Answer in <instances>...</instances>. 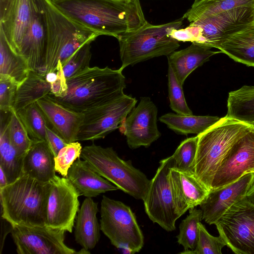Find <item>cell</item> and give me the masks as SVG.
I'll use <instances>...</instances> for the list:
<instances>
[{
	"mask_svg": "<svg viewBox=\"0 0 254 254\" xmlns=\"http://www.w3.org/2000/svg\"><path fill=\"white\" fill-rule=\"evenodd\" d=\"M254 184V172H251L224 187L209 191L199 205L202 219L209 225L215 224L232 205L246 196Z\"/></svg>",
	"mask_w": 254,
	"mask_h": 254,
	"instance_id": "ac0fdd59",
	"label": "cell"
},
{
	"mask_svg": "<svg viewBox=\"0 0 254 254\" xmlns=\"http://www.w3.org/2000/svg\"><path fill=\"white\" fill-rule=\"evenodd\" d=\"M50 1L66 16L100 36L118 39L147 22L139 0Z\"/></svg>",
	"mask_w": 254,
	"mask_h": 254,
	"instance_id": "6da1fadb",
	"label": "cell"
},
{
	"mask_svg": "<svg viewBox=\"0 0 254 254\" xmlns=\"http://www.w3.org/2000/svg\"><path fill=\"white\" fill-rule=\"evenodd\" d=\"M51 182H42L22 174L0 189L1 218L12 227L45 225Z\"/></svg>",
	"mask_w": 254,
	"mask_h": 254,
	"instance_id": "277c9868",
	"label": "cell"
},
{
	"mask_svg": "<svg viewBox=\"0 0 254 254\" xmlns=\"http://www.w3.org/2000/svg\"><path fill=\"white\" fill-rule=\"evenodd\" d=\"M245 197L254 204V184L247 192Z\"/></svg>",
	"mask_w": 254,
	"mask_h": 254,
	"instance_id": "f6af8a7d",
	"label": "cell"
},
{
	"mask_svg": "<svg viewBox=\"0 0 254 254\" xmlns=\"http://www.w3.org/2000/svg\"><path fill=\"white\" fill-rule=\"evenodd\" d=\"M254 22V6H243L202 17L170 35L179 42H191L217 48L234 34Z\"/></svg>",
	"mask_w": 254,
	"mask_h": 254,
	"instance_id": "52a82bcc",
	"label": "cell"
},
{
	"mask_svg": "<svg viewBox=\"0 0 254 254\" xmlns=\"http://www.w3.org/2000/svg\"><path fill=\"white\" fill-rule=\"evenodd\" d=\"M11 0H0V17L5 13Z\"/></svg>",
	"mask_w": 254,
	"mask_h": 254,
	"instance_id": "ee69618b",
	"label": "cell"
},
{
	"mask_svg": "<svg viewBox=\"0 0 254 254\" xmlns=\"http://www.w3.org/2000/svg\"><path fill=\"white\" fill-rule=\"evenodd\" d=\"M197 135L184 140L172 155L174 167L194 173V162L197 146Z\"/></svg>",
	"mask_w": 254,
	"mask_h": 254,
	"instance_id": "8d00e7d4",
	"label": "cell"
},
{
	"mask_svg": "<svg viewBox=\"0 0 254 254\" xmlns=\"http://www.w3.org/2000/svg\"><path fill=\"white\" fill-rule=\"evenodd\" d=\"M123 69L87 67L67 79L60 95H47L63 106L83 113L123 94Z\"/></svg>",
	"mask_w": 254,
	"mask_h": 254,
	"instance_id": "7a4b0ae2",
	"label": "cell"
},
{
	"mask_svg": "<svg viewBox=\"0 0 254 254\" xmlns=\"http://www.w3.org/2000/svg\"><path fill=\"white\" fill-rule=\"evenodd\" d=\"M65 232L46 225L15 226L10 230L18 254H80L65 244Z\"/></svg>",
	"mask_w": 254,
	"mask_h": 254,
	"instance_id": "5bb4252c",
	"label": "cell"
},
{
	"mask_svg": "<svg viewBox=\"0 0 254 254\" xmlns=\"http://www.w3.org/2000/svg\"><path fill=\"white\" fill-rule=\"evenodd\" d=\"M16 113L29 136L33 141H46V129L49 125L36 102L28 105Z\"/></svg>",
	"mask_w": 254,
	"mask_h": 254,
	"instance_id": "836d02e7",
	"label": "cell"
},
{
	"mask_svg": "<svg viewBox=\"0 0 254 254\" xmlns=\"http://www.w3.org/2000/svg\"><path fill=\"white\" fill-rule=\"evenodd\" d=\"M226 117L254 127V86L244 85L229 93Z\"/></svg>",
	"mask_w": 254,
	"mask_h": 254,
	"instance_id": "f546056e",
	"label": "cell"
},
{
	"mask_svg": "<svg viewBox=\"0 0 254 254\" xmlns=\"http://www.w3.org/2000/svg\"><path fill=\"white\" fill-rule=\"evenodd\" d=\"M100 214L101 230L114 246L129 254L142 249L144 236L129 206L103 195Z\"/></svg>",
	"mask_w": 254,
	"mask_h": 254,
	"instance_id": "9c48e42d",
	"label": "cell"
},
{
	"mask_svg": "<svg viewBox=\"0 0 254 254\" xmlns=\"http://www.w3.org/2000/svg\"><path fill=\"white\" fill-rule=\"evenodd\" d=\"M226 246L236 254H254V204L245 197L214 224Z\"/></svg>",
	"mask_w": 254,
	"mask_h": 254,
	"instance_id": "30bf717a",
	"label": "cell"
},
{
	"mask_svg": "<svg viewBox=\"0 0 254 254\" xmlns=\"http://www.w3.org/2000/svg\"><path fill=\"white\" fill-rule=\"evenodd\" d=\"M80 158L119 190L136 199H144L150 180L130 160L121 158L112 147H103L93 143L82 148Z\"/></svg>",
	"mask_w": 254,
	"mask_h": 254,
	"instance_id": "ba28073f",
	"label": "cell"
},
{
	"mask_svg": "<svg viewBox=\"0 0 254 254\" xmlns=\"http://www.w3.org/2000/svg\"><path fill=\"white\" fill-rule=\"evenodd\" d=\"M251 172H254V128L234 146L223 161L213 178L211 190L224 187Z\"/></svg>",
	"mask_w": 254,
	"mask_h": 254,
	"instance_id": "e0dca14e",
	"label": "cell"
},
{
	"mask_svg": "<svg viewBox=\"0 0 254 254\" xmlns=\"http://www.w3.org/2000/svg\"><path fill=\"white\" fill-rule=\"evenodd\" d=\"M202 219L201 210L194 208L190 210L189 214L180 224L177 242L183 247L184 251H193L196 248L198 236V224Z\"/></svg>",
	"mask_w": 254,
	"mask_h": 254,
	"instance_id": "e575fe53",
	"label": "cell"
},
{
	"mask_svg": "<svg viewBox=\"0 0 254 254\" xmlns=\"http://www.w3.org/2000/svg\"><path fill=\"white\" fill-rule=\"evenodd\" d=\"M7 127L11 143L18 154L23 157L32 146L33 140L29 136L15 110L10 113Z\"/></svg>",
	"mask_w": 254,
	"mask_h": 254,
	"instance_id": "d590c367",
	"label": "cell"
},
{
	"mask_svg": "<svg viewBox=\"0 0 254 254\" xmlns=\"http://www.w3.org/2000/svg\"><path fill=\"white\" fill-rule=\"evenodd\" d=\"M136 103L135 98L124 93L83 113V120L77 140L93 141L104 138L120 127L122 122L135 107Z\"/></svg>",
	"mask_w": 254,
	"mask_h": 254,
	"instance_id": "7c38bea8",
	"label": "cell"
},
{
	"mask_svg": "<svg viewBox=\"0 0 254 254\" xmlns=\"http://www.w3.org/2000/svg\"><path fill=\"white\" fill-rule=\"evenodd\" d=\"M174 165L172 156L160 161L143 199L149 218L168 232L175 230L176 222L180 218L176 212L169 181L170 170Z\"/></svg>",
	"mask_w": 254,
	"mask_h": 254,
	"instance_id": "8fae6325",
	"label": "cell"
},
{
	"mask_svg": "<svg viewBox=\"0 0 254 254\" xmlns=\"http://www.w3.org/2000/svg\"><path fill=\"white\" fill-rule=\"evenodd\" d=\"M54 156L45 141H33L22 159V175L42 182H49L56 176Z\"/></svg>",
	"mask_w": 254,
	"mask_h": 254,
	"instance_id": "603a6c76",
	"label": "cell"
},
{
	"mask_svg": "<svg viewBox=\"0 0 254 254\" xmlns=\"http://www.w3.org/2000/svg\"><path fill=\"white\" fill-rule=\"evenodd\" d=\"M157 113V108L149 97H140L137 106L131 111L119 128L126 137L130 148L148 147L160 137Z\"/></svg>",
	"mask_w": 254,
	"mask_h": 254,
	"instance_id": "9a60e30c",
	"label": "cell"
},
{
	"mask_svg": "<svg viewBox=\"0 0 254 254\" xmlns=\"http://www.w3.org/2000/svg\"><path fill=\"white\" fill-rule=\"evenodd\" d=\"M19 83L11 76L0 74V110L11 112L14 110L15 95Z\"/></svg>",
	"mask_w": 254,
	"mask_h": 254,
	"instance_id": "60d3db41",
	"label": "cell"
},
{
	"mask_svg": "<svg viewBox=\"0 0 254 254\" xmlns=\"http://www.w3.org/2000/svg\"><path fill=\"white\" fill-rule=\"evenodd\" d=\"M47 23L44 75L55 72L79 48L100 36L75 22L49 0H43Z\"/></svg>",
	"mask_w": 254,
	"mask_h": 254,
	"instance_id": "5b68a950",
	"label": "cell"
},
{
	"mask_svg": "<svg viewBox=\"0 0 254 254\" xmlns=\"http://www.w3.org/2000/svg\"><path fill=\"white\" fill-rule=\"evenodd\" d=\"M8 184V180L5 173L0 167V189Z\"/></svg>",
	"mask_w": 254,
	"mask_h": 254,
	"instance_id": "7bdbcfd3",
	"label": "cell"
},
{
	"mask_svg": "<svg viewBox=\"0 0 254 254\" xmlns=\"http://www.w3.org/2000/svg\"><path fill=\"white\" fill-rule=\"evenodd\" d=\"M49 127L68 143L77 141L84 114L68 109L46 96L36 102Z\"/></svg>",
	"mask_w": 254,
	"mask_h": 254,
	"instance_id": "ffe728a7",
	"label": "cell"
},
{
	"mask_svg": "<svg viewBox=\"0 0 254 254\" xmlns=\"http://www.w3.org/2000/svg\"><path fill=\"white\" fill-rule=\"evenodd\" d=\"M217 49L234 61L254 67V22L230 37Z\"/></svg>",
	"mask_w": 254,
	"mask_h": 254,
	"instance_id": "484cf974",
	"label": "cell"
},
{
	"mask_svg": "<svg viewBox=\"0 0 254 254\" xmlns=\"http://www.w3.org/2000/svg\"><path fill=\"white\" fill-rule=\"evenodd\" d=\"M220 118L211 116L182 115L169 113L159 117L160 122L170 129L182 135L203 132L216 123Z\"/></svg>",
	"mask_w": 254,
	"mask_h": 254,
	"instance_id": "83f0119b",
	"label": "cell"
},
{
	"mask_svg": "<svg viewBox=\"0 0 254 254\" xmlns=\"http://www.w3.org/2000/svg\"><path fill=\"white\" fill-rule=\"evenodd\" d=\"M82 147L78 141L68 143L54 157L55 169L63 177H66L69 168L80 158Z\"/></svg>",
	"mask_w": 254,
	"mask_h": 254,
	"instance_id": "ab89813d",
	"label": "cell"
},
{
	"mask_svg": "<svg viewBox=\"0 0 254 254\" xmlns=\"http://www.w3.org/2000/svg\"><path fill=\"white\" fill-rule=\"evenodd\" d=\"M10 112L0 111V167L7 178L8 184L22 175L23 157L20 156L9 138L8 121Z\"/></svg>",
	"mask_w": 254,
	"mask_h": 254,
	"instance_id": "4316f807",
	"label": "cell"
},
{
	"mask_svg": "<svg viewBox=\"0 0 254 254\" xmlns=\"http://www.w3.org/2000/svg\"><path fill=\"white\" fill-rule=\"evenodd\" d=\"M184 17L160 25L147 21L133 31L121 35L117 39L120 45L122 61L120 67L124 69L129 65L162 56H168L179 47V41L172 38L170 32L181 26Z\"/></svg>",
	"mask_w": 254,
	"mask_h": 254,
	"instance_id": "8992f818",
	"label": "cell"
},
{
	"mask_svg": "<svg viewBox=\"0 0 254 254\" xmlns=\"http://www.w3.org/2000/svg\"><path fill=\"white\" fill-rule=\"evenodd\" d=\"M254 127L226 116L198 137L194 174L210 191L213 178L234 146Z\"/></svg>",
	"mask_w": 254,
	"mask_h": 254,
	"instance_id": "3957f363",
	"label": "cell"
},
{
	"mask_svg": "<svg viewBox=\"0 0 254 254\" xmlns=\"http://www.w3.org/2000/svg\"><path fill=\"white\" fill-rule=\"evenodd\" d=\"M169 181L176 212L179 217L199 205L209 192L194 173L174 167L170 169Z\"/></svg>",
	"mask_w": 254,
	"mask_h": 254,
	"instance_id": "d6986e66",
	"label": "cell"
},
{
	"mask_svg": "<svg viewBox=\"0 0 254 254\" xmlns=\"http://www.w3.org/2000/svg\"><path fill=\"white\" fill-rule=\"evenodd\" d=\"M31 18V0H11L5 13L0 17V31L10 48L18 54Z\"/></svg>",
	"mask_w": 254,
	"mask_h": 254,
	"instance_id": "44dd1931",
	"label": "cell"
},
{
	"mask_svg": "<svg viewBox=\"0 0 254 254\" xmlns=\"http://www.w3.org/2000/svg\"></svg>",
	"mask_w": 254,
	"mask_h": 254,
	"instance_id": "bcb514c9",
	"label": "cell"
},
{
	"mask_svg": "<svg viewBox=\"0 0 254 254\" xmlns=\"http://www.w3.org/2000/svg\"><path fill=\"white\" fill-rule=\"evenodd\" d=\"M46 139L54 157H56L59 152L68 144L63 137L49 126L46 129Z\"/></svg>",
	"mask_w": 254,
	"mask_h": 254,
	"instance_id": "b9f144b4",
	"label": "cell"
},
{
	"mask_svg": "<svg viewBox=\"0 0 254 254\" xmlns=\"http://www.w3.org/2000/svg\"><path fill=\"white\" fill-rule=\"evenodd\" d=\"M98 211V203L92 197H86L75 218V240L86 251L94 249L100 238V224L97 217Z\"/></svg>",
	"mask_w": 254,
	"mask_h": 254,
	"instance_id": "d4e9b609",
	"label": "cell"
},
{
	"mask_svg": "<svg viewBox=\"0 0 254 254\" xmlns=\"http://www.w3.org/2000/svg\"><path fill=\"white\" fill-rule=\"evenodd\" d=\"M80 195L96 197L101 193L119 189L92 169L80 158L76 160L68 170L66 177Z\"/></svg>",
	"mask_w": 254,
	"mask_h": 254,
	"instance_id": "7402d4cb",
	"label": "cell"
},
{
	"mask_svg": "<svg viewBox=\"0 0 254 254\" xmlns=\"http://www.w3.org/2000/svg\"><path fill=\"white\" fill-rule=\"evenodd\" d=\"M198 236L196 248L193 251H187L181 254H221L226 244L219 236L210 234L205 226L200 222L198 224Z\"/></svg>",
	"mask_w": 254,
	"mask_h": 254,
	"instance_id": "f35d334b",
	"label": "cell"
},
{
	"mask_svg": "<svg viewBox=\"0 0 254 254\" xmlns=\"http://www.w3.org/2000/svg\"><path fill=\"white\" fill-rule=\"evenodd\" d=\"M51 85L44 75L30 70L27 78L20 83L17 89L14 104L16 112L48 95Z\"/></svg>",
	"mask_w": 254,
	"mask_h": 254,
	"instance_id": "f1b7e54d",
	"label": "cell"
},
{
	"mask_svg": "<svg viewBox=\"0 0 254 254\" xmlns=\"http://www.w3.org/2000/svg\"><path fill=\"white\" fill-rule=\"evenodd\" d=\"M211 48L196 43L168 56V65L172 68L179 82L183 85L188 76L196 68L209 60L212 56L221 53Z\"/></svg>",
	"mask_w": 254,
	"mask_h": 254,
	"instance_id": "cb8c5ba5",
	"label": "cell"
},
{
	"mask_svg": "<svg viewBox=\"0 0 254 254\" xmlns=\"http://www.w3.org/2000/svg\"><path fill=\"white\" fill-rule=\"evenodd\" d=\"M50 182L45 225L72 233L79 209L78 197L80 195L66 177L56 175Z\"/></svg>",
	"mask_w": 254,
	"mask_h": 254,
	"instance_id": "4fadbf2b",
	"label": "cell"
},
{
	"mask_svg": "<svg viewBox=\"0 0 254 254\" xmlns=\"http://www.w3.org/2000/svg\"><path fill=\"white\" fill-rule=\"evenodd\" d=\"M92 42H87L82 46L62 66L57 69L58 79L51 84L52 91L54 93L60 95L67 79L84 68L89 67L92 56L91 52Z\"/></svg>",
	"mask_w": 254,
	"mask_h": 254,
	"instance_id": "4dcf8cb0",
	"label": "cell"
},
{
	"mask_svg": "<svg viewBox=\"0 0 254 254\" xmlns=\"http://www.w3.org/2000/svg\"><path fill=\"white\" fill-rule=\"evenodd\" d=\"M246 6H254V0H195L183 16L191 22L202 17Z\"/></svg>",
	"mask_w": 254,
	"mask_h": 254,
	"instance_id": "d6a6232c",
	"label": "cell"
},
{
	"mask_svg": "<svg viewBox=\"0 0 254 254\" xmlns=\"http://www.w3.org/2000/svg\"><path fill=\"white\" fill-rule=\"evenodd\" d=\"M31 1V21L21 43L19 55L26 60L31 70L44 75L47 43L44 4L43 0Z\"/></svg>",
	"mask_w": 254,
	"mask_h": 254,
	"instance_id": "2e32d148",
	"label": "cell"
},
{
	"mask_svg": "<svg viewBox=\"0 0 254 254\" xmlns=\"http://www.w3.org/2000/svg\"><path fill=\"white\" fill-rule=\"evenodd\" d=\"M30 70L26 60L13 51L0 31V74L9 75L20 84Z\"/></svg>",
	"mask_w": 254,
	"mask_h": 254,
	"instance_id": "1f68e13d",
	"label": "cell"
},
{
	"mask_svg": "<svg viewBox=\"0 0 254 254\" xmlns=\"http://www.w3.org/2000/svg\"><path fill=\"white\" fill-rule=\"evenodd\" d=\"M168 95L170 107L177 114L182 115H193L186 102L183 85L177 79L170 66H168Z\"/></svg>",
	"mask_w": 254,
	"mask_h": 254,
	"instance_id": "74e56055",
	"label": "cell"
}]
</instances>
